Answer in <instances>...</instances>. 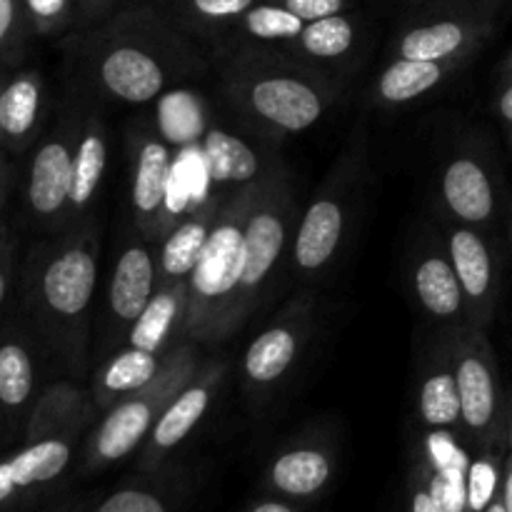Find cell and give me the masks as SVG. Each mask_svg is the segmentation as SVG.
Wrapping results in <instances>:
<instances>
[{"mask_svg": "<svg viewBox=\"0 0 512 512\" xmlns=\"http://www.w3.org/2000/svg\"><path fill=\"white\" fill-rule=\"evenodd\" d=\"M75 95V93H73ZM80 103L78 138L73 155V185H70L68 225L93 218V208L103 190L110 158V125L98 105L75 95ZM65 225V228H68Z\"/></svg>", "mask_w": 512, "mask_h": 512, "instance_id": "cell-17", "label": "cell"}, {"mask_svg": "<svg viewBox=\"0 0 512 512\" xmlns=\"http://www.w3.org/2000/svg\"><path fill=\"white\" fill-rule=\"evenodd\" d=\"M508 440H510V448H512V395L508 400Z\"/></svg>", "mask_w": 512, "mask_h": 512, "instance_id": "cell-47", "label": "cell"}, {"mask_svg": "<svg viewBox=\"0 0 512 512\" xmlns=\"http://www.w3.org/2000/svg\"><path fill=\"white\" fill-rule=\"evenodd\" d=\"M508 135H510V145H512V130H508Z\"/></svg>", "mask_w": 512, "mask_h": 512, "instance_id": "cell-51", "label": "cell"}, {"mask_svg": "<svg viewBox=\"0 0 512 512\" xmlns=\"http://www.w3.org/2000/svg\"><path fill=\"white\" fill-rule=\"evenodd\" d=\"M203 360V345L193 343V340H183L168 355L163 370H160L153 383L105 410L103 420L98 423L93 440H90L93 463L123 460L143 440H148L163 410L190 383V378L198 373Z\"/></svg>", "mask_w": 512, "mask_h": 512, "instance_id": "cell-8", "label": "cell"}, {"mask_svg": "<svg viewBox=\"0 0 512 512\" xmlns=\"http://www.w3.org/2000/svg\"><path fill=\"white\" fill-rule=\"evenodd\" d=\"M23 8L38 38L68 35L78 25V0H23Z\"/></svg>", "mask_w": 512, "mask_h": 512, "instance_id": "cell-33", "label": "cell"}, {"mask_svg": "<svg viewBox=\"0 0 512 512\" xmlns=\"http://www.w3.org/2000/svg\"><path fill=\"white\" fill-rule=\"evenodd\" d=\"M168 355L145 353V350L133 348V345H123L108 355L105 360L93 365L90 370V393H93L98 410L113 408L118 400L128 398V395L138 393L145 385L153 383L158 373L163 370Z\"/></svg>", "mask_w": 512, "mask_h": 512, "instance_id": "cell-26", "label": "cell"}, {"mask_svg": "<svg viewBox=\"0 0 512 512\" xmlns=\"http://www.w3.org/2000/svg\"><path fill=\"white\" fill-rule=\"evenodd\" d=\"M495 113L503 120V125L512 130V80H500V88L495 93Z\"/></svg>", "mask_w": 512, "mask_h": 512, "instance_id": "cell-41", "label": "cell"}, {"mask_svg": "<svg viewBox=\"0 0 512 512\" xmlns=\"http://www.w3.org/2000/svg\"><path fill=\"white\" fill-rule=\"evenodd\" d=\"M418 418L433 430L460 425V395L448 345L440 338L423 360L418 380Z\"/></svg>", "mask_w": 512, "mask_h": 512, "instance_id": "cell-28", "label": "cell"}, {"mask_svg": "<svg viewBox=\"0 0 512 512\" xmlns=\"http://www.w3.org/2000/svg\"><path fill=\"white\" fill-rule=\"evenodd\" d=\"M73 443L75 435L35 440L0 460V508L38 485L58 480L73 460Z\"/></svg>", "mask_w": 512, "mask_h": 512, "instance_id": "cell-22", "label": "cell"}, {"mask_svg": "<svg viewBox=\"0 0 512 512\" xmlns=\"http://www.w3.org/2000/svg\"><path fill=\"white\" fill-rule=\"evenodd\" d=\"M413 512H445L443 508H440L438 503H435V498L428 493H418L413 498Z\"/></svg>", "mask_w": 512, "mask_h": 512, "instance_id": "cell-43", "label": "cell"}, {"mask_svg": "<svg viewBox=\"0 0 512 512\" xmlns=\"http://www.w3.org/2000/svg\"><path fill=\"white\" fill-rule=\"evenodd\" d=\"M315 328L313 295L288 300L255 335L240 360V385L250 405H265L303 358Z\"/></svg>", "mask_w": 512, "mask_h": 512, "instance_id": "cell-11", "label": "cell"}, {"mask_svg": "<svg viewBox=\"0 0 512 512\" xmlns=\"http://www.w3.org/2000/svg\"><path fill=\"white\" fill-rule=\"evenodd\" d=\"M503 505H505V510H508V512H512V460H510V465H508V475H505Z\"/></svg>", "mask_w": 512, "mask_h": 512, "instance_id": "cell-44", "label": "cell"}, {"mask_svg": "<svg viewBox=\"0 0 512 512\" xmlns=\"http://www.w3.org/2000/svg\"><path fill=\"white\" fill-rule=\"evenodd\" d=\"M225 375H228V360H203L198 373H195L193 378H190V383L170 400L168 408L163 410V415H160L158 423H155L153 433L148 435V450L155 458L178 448V445L198 428L200 420L208 415L210 405H213Z\"/></svg>", "mask_w": 512, "mask_h": 512, "instance_id": "cell-18", "label": "cell"}, {"mask_svg": "<svg viewBox=\"0 0 512 512\" xmlns=\"http://www.w3.org/2000/svg\"><path fill=\"white\" fill-rule=\"evenodd\" d=\"M45 78L38 68L15 70L0 85V140L3 150L23 153L38 140L45 118Z\"/></svg>", "mask_w": 512, "mask_h": 512, "instance_id": "cell-19", "label": "cell"}, {"mask_svg": "<svg viewBox=\"0 0 512 512\" xmlns=\"http://www.w3.org/2000/svg\"><path fill=\"white\" fill-rule=\"evenodd\" d=\"M15 238L5 223L0 220V315H3L5 300L10 295V285L15 278Z\"/></svg>", "mask_w": 512, "mask_h": 512, "instance_id": "cell-40", "label": "cell"}, {"mask_svg": "<svg viewBox=\"0 0 512 512\" xmlns=\"http://www.w3.org/2000/svg\"><path fill=\"white\" fill-rule=\"evenodd\" d=\"M10 185H13V170H10L8 160H5L3 148H0V210H3L5 200H8Z\"/></svg>", "mask_w": 512, "mask_h": 512, "instance_id": "cell-42", "label": "cell"}, {"mask_svg": "<svg viewBox=\"0 0 512 512\" xmlns=\"http://www.w3.org/2000/svg\"><path fill=\"white\" fill-rule=\"evenodd\" d=\"M185 315H188V280L158 283V290L138 323L133 325L125 345L165 358L183 343Z\"/></svg>", "mask_w": 512, "mask_h": 512, "instance_id": "cell-25", "label": "cell"}, {"mask_svg": "<svg viewBox=\"0 0 512 512\" xmlns=\"http://www.w3.org/2000/svg\"><path fill=\"white\" fill-rule=\"evenodd\" d=\"M135 5H163V0H78V25H75V30L103 23L110 15L135 8Z\"/></svg>", "mask_w": 512, "mask_h": 512, "instance_id": "cell-37", "label": "cell"}, {"mask_svg": "<svg viewBox=\"0 0 512 512\" xmlns=\"http://www.w3.org/2000/svg\"><path fill=\"white\" fill-rule=\"evenodd\" d=\"M35 383H38V368H35V350L28 335L18 328H8L0 333V418L10 425L28 423L33 410Z\"/></svg>", "mask_w": 512, "mask_h": 512, "instance_id": "cell-24", "label": "cell"}, {"mask_svg": "<svg viewBox=\"0 0 512 512\" xmlns=\"http://www.w3.org/2000/svg\"><path fill=\"white\" fill-rule=\"evenodd\" d=\"M73 93L93 105L143 108L208 73L198 40L163 5H135L63 40Z\"/></svg>", "mask_w": 512, "mask_h": 512, "instance_id": "cell-1", "label": "cell"}, {"mask_svg": "<svg viewBox=\"0 0 512 512\" xmlns=\"http://www.w3.org/2000/svg\"><path fill=\"white\" fill-rule=\"evenodd\" d=\"M245 145L240 140L230 138V133L220 128H210L205 138V158H208L210 178L218 185V193H233V190L245 188L268 173L270 165L275 163V155L268 160H255V155H240Z\"/></svg>", "mask_w": 512, "mask_h": 512, "instance_id": "cell-31", "label": "cell"}, {"mask_svg": "<svg viewBox=\"0 0 512 512\" xmlns=\"http://www.w3.org/2000/svg\"><path fill=\"white\" fill-rule=\"evenodd\" d=\"M330 458L318 448H295L280 455L273 463L270 478L273 485L283 493L303 498V495H313L328 483L330 478Z\"/></svg>", "mask_w": 512, "mask_h": 512, "instance_id": "cell-32", "label": "cell"}, {"mask_svg": "<svg viewBox=\"0 0 512 512\" xmlns=\"http://www.w3.org/2000/svg\"><path fill=\"white\" fill-rule=\"evenodd\" d=\"M360 40H363V25L348 10V13L328 15V18L305 23L303 33L280 50L303 60V63L325 70V73L335 75V65L353 58Z\"/></svg>", "mask_w": 512, "mask_h": 512, "instance_id": "cell-27", "label": "cell"}, {"mask_svg": "<svg viewBox=\"0 0 512 512\" xmlns=\"http://www.w3.org/2000/svg\"><path fill=\"white\" fill-rule=\"evenodd\" d=\"M438 205L450 223L493 228L500 213V178L483 150L460 148L445 160L438 175Z\"/></svg>", "mask_w": 512, "mask_h": 512, "instance_id": "cell-14", "label": "cell"}, {"mask_svg": "<svg viewBox=\"0 0 512 512\" xmlns=\"http://www.w3.org/2000/svg\"><path fill=\"white\" fill-rule=\"evenodd\" d=\"M298 195L293 175L283 160H275L260 178L258 195L248 213L243 238V275H240L238 305H235V333L258 313L268 300L285 260L293 250L298 225Z\"/></svg>", "mask_w": 512, "mask_h": 512, "instance_id": "cell-6", "label": "cell"}, {"mask_svg": "<svg viewBox=\"0 0 512 512\" xmlns=\"http://www.w3.org/2000/svg\"><path fill=\"white\" fill-rule=\"evenodd\" d=\"M158 290V253L133 223L123 228L120 248L115 253L113 273L103 295L100 320H95L93 338V365L113 355L128 343V335L150 298Z\"/></svg>", "mask_w": 512, "mask_h": 512, "instance_id": "cell-9", "label": "cell"}, {"mask_svg": "<svg viewBox=\"0 0 512 512\" xmlns=\"http://www.w3.org/2000/svg\"><path fill=\"white\" fill-rule=\"evenodd\" d=\"M253 512H293V510L285 508V505H280V503H263V505H258Z\"/></svg>", "mask_w": 512, "mask_h": 512, "instance_id": "cell-45", "label": "cell"}, {"mask_svg": "<svg viewBox=\"0 0 512 512\" xmlns=\"http://www.w3.org/2000/svg\"><path fill=\"white\" fill-rule=\"evenodd\" d=\"M260 178L223 200L198 265L188 280V315L183 340L218 345L235 335V305L243 275V238Z\"/></svg>", "mask_w": 512, "mask_h": 512, "instance_id": "cell-4", "label": "cell"}, {"mask_svg": "<svg viewBox=\"0 0 512 512\" xmlns=\"http://www.w3.org/2000/svg\"><path fill=\"white\" fill-rule=\"evenodd\" d=\"M512 0H418L398 23L390 58L470 63L495 38Z\"/></svg>", "mask_w": 512, "mask_h": 512, "instance_id": "cell-7", "label": "cell"}, {"mask_svg": "<svg viewBox=\"0 0 512 512\" xmlns=\"http://www.w3.org/2000/svg\"><path fill=\"white\" fill-rule=\"evenodd\" d=\"M485 512H508V510H505L503 503H490L488 510H485Z\"/></svg>", "mask_w": 512, "mask_h": 512, "instance_id": "cell-48", "label": "cell"}, {"mask_svg": "<svg viewBox=\"0 0 512 512\" xmlns=\"http://www.w3.org/2000/svg\"><path fill=\"white\" fill-rule=\"evenodd\" d=\"M500 80H512V50L508 53V58H505L503 63V78Z\"/></svg>", "mask_w": 512, "mask_h": 512, "instance_id": "cell-46", "label": "cell"}, {"mask_svg": "<svg viewBox=\"0 0 512 512\" xmlns=\"http://www.w3.org/2000/svg\"><path fill=\"white\" fill-rule=\"evenodd\" d=\"M258 3L260 0H168L163 8L190 38L218 43Z\"/></svg>", "mask_w": 512, "mask_h": 512, "instance_id": "cell-30", "label": "cell"}, {"mask_svg": "<svg viewBox=\"0 0 512 512\" xmlns=\"http://www.w3.org/2000/svg\"><path fill=\"white\" fill-rule=\"evenodd\" d=\"M468 63L463 60L390 58L370 85V103L380 108H400L443 88Z\"/></svg>", "mask_w": 512, "mask_h": 512, "instance_id": "cell-21", "label": "cell"}, {"mask_svg": "<svg viewBox=\"0 0 512 512\" xmlns=\"http://www.w3.org/2000/svg\"><path fill=\"white\" fill-rule=\"evenodd\" d=\"M510 240H512V208H510Z\"/></svg>", "mask_w": 512, "mask_h": 512, "instance_id": "cell-50", "label": "cell"}, {"mask_svg": "<svg viewBox=\"0 0 512 512\" xmlns=\"http://www.w3.org/2000/svg\"><path fill=\"white\" fill-rule=\"evenodd\" d=\"M368 175V138L355 128L298 215L290 250V273L298 283H318L338 263L358 213V198Z\"/></svg>", "mask_w": 512, "mask_h": 512, "instance_id": "cell-5", "label": "cell"}, {"mask_svg": "<svg viewBox=\"0 0 512 512\" xmlns=\"http://www.w3.org/2000/svg\"><path fill=\"white\" fill-rule=\"evenodd\" d=\"M100 228L95 218L35 243L20 273V298L35 343L70 380H90Z\"/></svg>", "mask_w": 512, "mask_h": 512, "instance_id": "cell-2", "label": "cell"}, {"mask_svg": "<svg viewBox=\"0 0 512 512\" xmlns=\"http://www.w3.org/2000/svg\"><path fill=\"white\" fill-rule=\"evenodd\" d=\"M218 90L235 118L260 138L308 133L338 100L335 75L268 45L215 48Z\"/></svg>", "mask_w": 512, "mask_h": 512, "instance_id": "cell-3", "label": "cell"}, {"mask_svg": "<svg viewBox=\"0 0 512 512\" xmlns=\"http://www.w3.org/2000/svg\"><path fill=\"white\" fill-rule=\"evenodd\" d=\"M165 3H168V0H163V5H165Z\"/></svg>", "mask_w": 512, "mask_h": 512, "instance_id": "cell-52", "label": "cell"}, {"mask_svg": "<svg viewBox=\"0 0 512 512\" xmlns=\"http://www.w3.org/2000/svg\"><path fill=\"white\" fill-rule=\"evenodd\" d=\"M265 3L280 5V8L298 15L300 20H305V23L353 10V0H265Z\"/></svg>", "mask_w": 512, "mask_h": 512, "instance_id": "cell-38", "label": "cell"}, {"mask_svg": "<svg viewBox=\"0 0 512 512\" xmlns=\"http://www.w3.org/2000/svg\"><path fill=\"white\" fill-rule=\"evenodd\" d=\"M443 340L458 380L460 428L478 443H493L508 428V400L488 333L463 325L448 328Z\"/></svg>", "mask_w": 512, "mask_h": 512, "instance_id": "cell-10", "label": "cell"}, {"mask_svg": "<svg viewBox=\"0 0 512 512\" xmlns=\"http://www.w3.org/2000/svg\"><path fill=\"white\" fill-rule=\"evenodd\" d=\"M410 288L428 318L445 328L468 325V308L443 238H423L410 258Z\"/></svg>", "mask_w": 512, "mask_h": 512, "instance_id": "cell-16", "label": "cell"}, {"mask_svg": "<svg viewBox=\"0 0 512 512\" xmlns=\"http://www.w3.org/2000/svg\"><path fill=\"white\" fill-rule=\"evenodd\" d=\"M225 198H228V193L215 190L198 208L190 210L185 218H180L170 228V233L155 245V253H158V283L190 280V273L198 265L205 240H208L210 228H213Z\"/></svg>", "mask_w": 512, "mask_h": 512, "instance_id": "cell-23", "label": "cell"}, {"mask_svg": "<svg viewBox=\"0 0 512 512\" xmlns=\"http://www.w3.org/2000/svg\"><path fill=\"white\" fill-rule=\"evenodd\" d=\"M80 103L70 98L58 123L38 140L30 158L25 205L40 228L58 233L68 225L70 185H73V155L78 138Z\"/></svg>", "mask_w": 512, "mask_h": 512, "instance_id": "cell-12", "label": "cell"}, {"mask_svg": "<svg viewBox=\"0 0 512 512\" xmlns=\"http://www.w3.org/2000/svg\"><path fill=\"white\" fill-rule=\"evenodd\" d=\"M305 28V20L293 15L290 10L280 8L275 3L260 0L258 5L248 10L218 43L215 48H228V45H268V48H283L293 43Z\"/></svg>", "mask_w": 512, "mask_h": 512, "instance_id": "cell-29", "label": "cell"}, {"mask_svg": "<svg viewBox=\"0 0 512 512\" xmlns=\"http://www.w3.org/2000/svg\"><path fill=\"white\" fill-rule=\"evenodd\" d=\"M3 80H5V75H0V85H3ZM0 148H3V140H0Z\"/></svg>", "mask_w": 512, "mask_h": 512, "instance_id": "cell-49", "label": "cell"}, {"mask_svg": "<svg viewBox=\"0 0 512 512\" xmlns=\"http://www.w3.org/2000/svg\"><path fill=\"white\" fill-rule=\"evenodd\" d=\"M495 485H498V468L490 460H478L470 463L468 470V505L475 512L488 510L493 503Z\"/></svg>", "mask_w": 512, "mask_h": 512, "instance_id": "cell-36", "label": "cell"}, {"mask_svg": "<svg viewBox=\"0 0 512 512\" xmlns=\"http://www.w3.org/2000/svg\"><path fill=\"white\" fill-rule=\"evenodd\" d=\"M443 245L450 255L468 308V325L488 333L500 298V258L488 230L443 220Z\"/></svg>", "mask_w": 512, "mask_h": 512, "instance_id": "cell-15", "label": "cell"}, {"mask_svg": "<svg viewBox=\"0 0 512 512\" xmlns=\"http://www.w3.org/2000/svg\"><path fill=\"white\" fill-rule=\"evenodd\" d=\"M430 495L445 512H463L468 505V470L443 468L430 483Z\"/></svg>", "mask_w": 512, "mask_h": 512, "instance_id": "cell-35", "label": "cell"}, {"mask_svg": "<svg viewBox=\"0 0 512 512\" xmlns=\"http://www.w3.org/2000/svg\"><path fill=\"white\" fill-rule=\"evenodd\" d=\"M98 512H165V508L155 495L143 493V490H120L110 495Z\"/></svg>", "mask_w": 512, "mask_h": 512, "instance_id": "cell-39", "label": "cell"}, {"mask_svg": "<svg viewBox=\"0 0 512 512\" xmlns=\"http://www.w3.org/2000/svg\"><path fill=\"white\" fill-rule=\"evenodd\" d=\"M125 148L130 173V223L150 245H158L178 223L168 215L173 155L158 130L145 120L130 125Z\"/></svg>", "mask_w": 512, "mask_h": 512, "instance_id": "cell-13", "label": "cell"}, {"mask_svg": "<svg viewBox=\"0 0 512 512\" xmlns=\"http://www.w3.org/2000/svg\"><path fill=\"white\" fill-rule=\"evenodd\" d=\"M95 410L98 405L90 393V385L58 378L55 383L45 385L35 398L28 423H25V440L35 443L45 438L78 435L95 418Z\"/></svg>", "mask_w": 512, "mask_h": 512, "instance_id": "cell-20", "label": "cell"}, {"mask_svg": "<svg viewBox=\"0 0 512 512\" xmlns=\"http://www.w3.org/2000/svg\"><path fill=\"white\" fill-rule=\"evenodd\" d=\"M28 38H33L23 0H0V65L20 58Z\"/></svg>", "mask_w": 512, "mask_h": 512, "instance_id": "cell-34", "label": "cell"}]
</instances>
